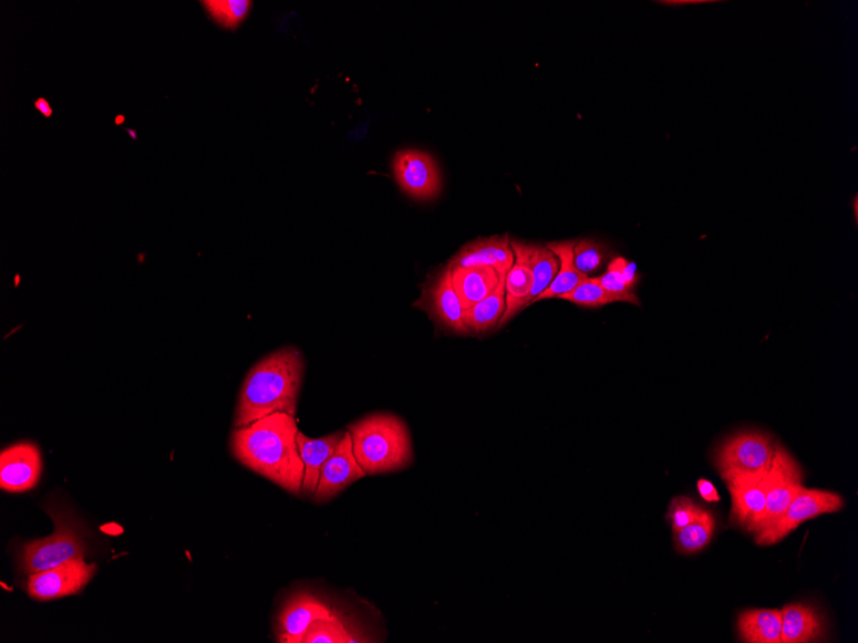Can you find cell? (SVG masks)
I'll return each mask as SVG.
<instances>
[{
    "instance_id": "obj_1",
    "label": "cell",
    "mask_w": 858,
    "mask_h": 643,
    "mask_svg": "<svg viewBox=\"0 0 858 643\" xmlns=\"http://www.w3.org/2000/svg\"><path fill=\"white\" fill-rule=\"evenodd\" d=\"M299 432L294 416L272 414L232 431L230 452L247 469L299 496L304 474L298 445Z\"/></svg>"
},
{
    "instance_id": "obj_2",
    "label": "cell",
    "mask_w": 858,
    "mask_h": 643,
    "mask_svg": "<svg viewBox=\"0 0 858 643\" xmlns=\"http://www.w3.org/2000/svg\"><path fill=\"white\" fill-rule=\"evenodd\" d=\"M303 375L304 359L293 345L262 357L245 377L232 427L242 428L277 413L296 416Z\"/></svg>"
},
{
    "instance_id": "obj_3",
    "label": "cell",
    "mask_w": 858,
    "mask_h": 643,
    "mask_svg": "<svg viewBox=\"0 0 858 643\" xmlns=\"http://www.w3.org/2000/svg\"><path fill=\"white\" fill-rule=\"evenodd\" d=\"M354 455L366 476L394 473L414 459L411 432L394 414L379 413L349 425Z\"/></svg>"
},
{
    "instance_id": "obj_4",
    "label": "cell",
    "mask_w": 858,
    "mask_h": 643,
    "mask_svg": "<svg viewBox=\"0 0 858 643\" xmlns=\"http://www.w3.org/2000/svg\"><path fill=\"white\" fill-rule=\"evenodd\" d=\"M54 522L50 537L23 543L20 549L22 573L34 574L59 567L69 560L85 559L87 543L83 528L71 510L62 505H46Z\"/></svg>"
},
{
    "instance_id": "obj_5",
    "label": "cell",
    "mask_w": 858,
    "mask_h": 643,
    "mask_svg": "<svg viewBox=\"0 0 858 643\" xmlns=\"http://www.w3.org/2000/svg\"><path fill=\"white\" fill-rule=\"evenodd\" d=\"M779 442L761 432H743L725 442L716 468L725 481L757 479L772 469Z\"/></svg>"
},
{
    "instance_id": "obj_6",
    "label": "cell",
    "mask_w": 858,
    "mask_h": 643,
    "mask_svg": "<svg viewBox=\"0 0 858 643\" xmlns=\"http://www.w3.org/2000/svg\"><path fill=\"white\" fill-rule=\"evenodd\" d=\"M413 307L426 312L441 332L469 335L465 310L453 284L451 263L428 278L422 287L421 299Z\"/></svg>"
},
{
    "instance_id": "obj_7",
    "label": "cell",
    "mask_w": 858,
    "mask_h": 643,
    "mask_svg": "<svg viewBox=\"0 0 858 643\" xmlns=\"http://www.w3.org/2000/svg\"><path fill=\"white\" fill-rule=\"evenodd\" d=\"M844 498L837 494L804 487L794 497L788 510L783 514V517L772 528L756 533V543L769 546L781 542L793 530H796L802 522L824 516V514L840 511L844 509Z\"/></svg>"
},
{
    "instance_id": "obj_8",
    "label": "cell",
    "mask_w": 858,
    "mask_h": 643,
    "mask_svg": "<svg viewBox=\"0 0 858 643\" xmlns=\"http://www.w3.org/2000/svg\"><path fill=\"white\" fill-rule=\"evenodd\" d=\"M804 473L793 456L782 445L777 447L772 469L768 471L766 509L757 532L772 528L804 488Z\"/></svg>"
},
{
    "instance_id": "obj_9",
    "label": "cell",
    "mask_w": 858,
    "mask_h": 643,
    "mask_svg": "<svg viewBox=\"0 0 858 643\" xmlns=\"http://www.w3.org/2000/svg\"><path fill=\"white\" fill-rule=\"evenodd\" d=\"M97 573V566L83 559L63 562L59 567L29 574L28 594L35 601H53L82 593Z\"/></svg>"
},
{
    "instance_id": "obj_10",
    "label": "cell",
    "mask_w": 858,
    "mask_h": 643,
    "mask_svg": "<svg viewBox=\"0 0 858 643\" xmlns=\"http://www.w3.org/2000/svg\"><path fill=\"white\" fill-rule=\"evenodd\" d=\"M342 613L318 593L294 592L285 602L278 616V640L285 643H302L310 626L322 619Z\"/></svg>"
},
{
    "instance_id": "obj_11",
    "label": "cell",
    "mask_w": 858,
    "mask_h": 643,
    "mask_svg": "<svg viewBox=\"0 0 858 643\" xmlns=\"http://www.w3.org/2000/svg\"><path fill=\"white\" fill-rule=\"evenodd\" d=\"M394 175L401 190L415 200L435 199L443 189V179L435 158L418 149L397 152Z\"/></svg>"
},
{
    "instance_id": "obj_12",
    "label": "cell",
    "mask_w": 858,
    "mask_h": 643,
    "mask_svg": "<svg viewBox=\"0 0 858 643\" xmlns=\"http://www.w3.org/2000/svg\"><path fill=\"white\" fill-rule=\"evenodd\" d=\"M42 471V453L31 442H20L0 454V488L4 492L23 494L34 489Z\"/></svg>"
},
{
    "instance_id": "obj_13",
    "label": "cell",
    "mask_w": 858,
    "mask_h": 643,
    "mask_svg": "<svg viewBox=\"0 0 858 643\" xmlns=\"http://www.w3.org/2000/svg\"><path fill=\"white\" fill-rule=\"evenodd\" d=\"M364 477L366 474L359 465L354 448H352L351 434L347 432L330 460L323 466L316 494L312 497L319 504L331 501L343 489Z\"/></svg>"
},
{
    "instance_id": "obj_14",
    "label": "cell",
    "mask_w": 858,
    "mask_h": 643,
    "mask_svg": "<svg viewBox=\"0 0 858 643\" xmlns=\"http://www.w3.org/2000/svg\"><path fill=\"white\" fill-rule=\"evenodd\" d=\"M516 256L510 246L508 235L495 236L490 238H479L475 242L465 245L459 252L453 257L448 263L452 267L473 268L488 267L493 268L500 280L507 279L508 272L515 265Z\"/></svg>"
},
{
    "instance_id": "obj_15",
    "label": "cell",
    "mask_w": 858,
    "mask_h": 643,
    "mask_svg": "<svg viewBox=\"0 0 858 643\" xmlns=\"http://www.w3.org/2000/svg\"><path fill=\"white\" fill-rule=\"evenodd\" d=\"M516 261L505 279V302L507 310L500 320L499 328L508 324L519 312L529 307L533 301L534 272L529 243L510 240Z\"/></svg>"
},
{
    "instance_id": "obj_16",
    "label": "cell",
    "mask_w": 858,
    "mask_h": 643,
    "mask_svg": "<svg viewBox=\"0 0 858 643\" xmlns=\"http://www.w3.org/2000/svg\"><path fill=\"white\" fill-rule=\"evenodd\" d=\"M726 485L733 497V522L756 533L766 509L768 473L762 478L730 480Z\"/></svg>"
},
{
    "instance_id": "obj_17",
    "label": "cell",
    "mask_w": 858,
    "mask_h": 643,
    "mask_svg": "<svg viewBox=\"0 0 858 643\" xmlns=\"http://www.w3.org/2000/svg\"><path fill=\"white\" fill-rule=\"evenodd\" d=\"M343 436V432H337L323 438L312 439L299 432L298 445L304 465L302 494L314 496L320 473H322L323 466L330 460L335 448L339 447Z\"/></svg>"
},
{
    "instance_id": "obj_18",
    "label": "cell",
    "mask_w": 858,
    "mask_h": 643,
    "mask_svg": "<svg viewBox=\"0 0 858 643\" xmlns=\"http://www.w3.org/2000/svg\"><path fill=\"white\" fill-rule=\"evenodd\" d=\"M825 639V621L816 609L790 604L782 609L781 643L820 642Z\"/></svg>"
},
{
    "instance_id": "obj_19",
    "label": "cell",
    "mask_w": 858,
    "mask_h": 643,
    "mask_svg": "<svg viewBox=\"0 0 858 643\" xmlns=\"http://www.w3.org/2000/svg\"><path fill=\"white\" fill-rule=\"evenodd\" d=\"M452 279L465 311L493 294L502 281L499 274L488 267H452Z\"/></svg>"
},
{
    "instance_id": "obj_20",
    "label": "cell",
    "mask_w": 858,
    "mask_h": 643,
    "mask_svg": "<svg viewBox=\"0 0 858 643\" xmlns=\"http://www.w3.org/2000/svg\"><path fill=\"white\" fill-rule=\"evenodd\" d=\"M577 240H564V242H552L545 245L550 251L555 252L560 261V268L555 280L551 284L545 289V291L537 295L536 299L529 303L540 302L542 300L559 299L560 295L572 292L575 288L579 287L582 281L589 277L585 276L579 269L576 268L573 259V248Z\"/></svg>"
},
{
    "instance_id": "obj_21",
    "label": "cell",
    "mask_w": 858,
    "mask_h": 643,
    "mask_svg": "<svg viewBox=\"0 0 858 643\" xmlns=\"http://www.w3.org/2000/svg\"><path fill=\"white\" fill-rule=\"evenodd\" d=\"M737 630L743 642L781 643L782 610H747L737 619Z\"/></svg>"
},
{
    "instance_id": "obj_22",
    "label": "cell",
    "mask_w": 858,
    "mask_h": 643,
    "mask_svg": "<svg viewBox=\"0 0 858 643\" xmlns=\"http://www.w3.org/2000/svg\"><path fill=\"white\" fill-rule=\"evenodd\" d=\"M505 310H507L505 280H502L493 294L465 311V326H467L469 335H485L494 332L495 329L499 328Z\"/></svg>"
},
{
    "instance_id": "obj_23",
    "label": "cell",
    "mask_w": 858,
    "mask_h": 643,
    "mask_svg": "<svg viewBox=\"0 0 858 643\" xmlns=\"http://www.w3.org/2000/svg\"><path fill=\"white\" fill-rule=\"evenodd\" d=\"M372 640L359 625L340 613L312 624L302 643H355Z\"/></svg>"
},
{
    "instance_id": "obj_24",
    "label": "cell",
    "mask_w": 858,
    "mask_h": 643,
    "mask_svg": "<svg viewBox=\"0 0 858 643\" xmlns=\"http://www.w3.org/2000/svg\"><path fill=\"white\" fill-rule=\"evenodd\" d=\"M639 279L637 265L623 259V257H614L608 263L606 274L598 278L600 286L606 291L620 297L623 302L637 304V307H640V300L635 293Z\"/></svg>"
},
{
    "instance_id": "obj_25",
    "label": "cell",
    "mask_w": 858,
    "mask_h": 643,
    "mask_svg": "<svg viewBox=\"0 0 858 643\" xmlns=\"http://www.w3.org/2000/svg\"><path fill=\"white\" fill-rule=\"evenodd\" d=\"M716 521L707 510L701 511L700 516L691 525L673 532V542L679 552L691 554L702 551L709 546L713 533H715Z\"/></svg>"
},
{
    "instance_id": "obj_26",
    "label": "cell",
    "mask_w": 858,
    "mask_h": 643,
    "mask_svg": "<svg viewBox=\"0 0 858 643\" xmlns=\"http://www.w3.org/2000/svg\"><path fill=\"white\" fill-rule=\"evenodd\" d=\"M210 19L223 29L236 30L251 11V0H205L200 2Z\"/></svg>"
},
{
    "instance_id": "obj_27",
    "label": "cell",
    "mask_w": 858,
    "mask_h": 643,
    "mask_svg": "<svg viewBox=\"0 0 858 643\" xmlns=\"http://www.w3.org/2000/svg\"><path fill=\"white\" fill-rule=\"evenodd\" d=\"M531 252L534 288L533 301L547 289L558 274L560 261L547 246L529 245ZM531 301V302H533ZM529 302V303H531Z\"/></svg>"
},
{
    "instance_id": "obj_28",
    "label": "cell",
    "mask_w": 858,
    "mask_h": 643,
    "mask_svg": "<svg viewBox=\"0 0 858 643\" xmlns=\"http://www.w3.org/2000/svg\"><path fill=\"white\" fill-rule=\"evenodd\" d=\"M559 300L571 302L580 308L599 309L607 304L623 302L620 297L613 295L600 286L598 278H588L575 288L572 292L560 295Z\"/></svg>"
},
{
    "instance_id": "obj_29",
    "label": "cell",
    "mask_w": 858,
    "mask_h": 643,
    "mask_svg": "<svg viewBox=\"0 0 858 643\" xmlns=\"http://www.w3.org/2000/svg\"><path fill=\"white\" fill-rule=\"evenodd\" d=\"M611 255V248L595 239H582L573 248L576 268L588 277L603 268Z\"/></svg>"
},
{
    "instance_id": "obj_30",
    "label": "cell",
    "mask_w": 858,
    "mask_h": 643,
    "mask_svg": "<svg viewBox=\"0 0 858 643\" xmlns=\"http://www.w3.org/2000/svg\"><path fill=\"white\" fill-rule=\"evenodd\" d=\"M702 509L685 496H679L673 498L669 506L668 520L671 522L673 532H678L681 528L691 525V522L700 516Z\"/></svg>"
},
{
    "instance_id": "obj_31",
    "label": "cell",
    "mask_w": 858,
    "mask_h": 643,
    "mask_svg": "<svg viewBox=\"0 0 858 643\" xmlns=\"http://www.w3.org/2000/svg\"><path fill=\"white\" fill-rule=\"evenodd\" d=\"M697 490H700L701 496L703 497V500L707 502H719L721 500V497L717 492V489L715 486L711 484L707 479H700L697 480Z\"/></svg>"
},
{
    "instance_id": "obj_32",
    "label": "cell",
    "mask_w": 858,
    "mask_h": 643,
    "mask_svg": "<svg viewBox=\"0 0 858 643\" xmlns=\"http://www.w3.org/2000/svg\"><path fill=\"white\" fill-rule=\"evenodd\" d=\"M34 107L39 114H42L45 118H51L53 116V108L51 107L50 102L43 98V96H39L34 102Z\"/></svg>"
},
{
    "instance_id": "obj_33",
    "label": "cell",
    "mask_w": 858,
    "mask_h": 643,
    "mask_svg": "<svg viewBox=\"0 0 858 643\" xmlns=\"http://www.w3.org/2000/svg\"><path fill=\"white\" fill-rule=\"evenodd\" d=\"M126 133H127V134H130V135L132 136V139H133V141H136V139H138V135H136V132H135V131H133V128H126Z\"/></svg>"
},
{
    "instance_id": "obj_34",
    "label": "cell",
    "mask_w": 858,
    "mask_h": 643,
    "mask_svg": "<svg viewBox=\"0 0 858 643\" xmlns=\"http://www.w3.org/2000/svg\"><path fill=\"white\" fill-rule=\"evenodd\" d=\"M124 123H125V116H117V117H116V120H115V124H116L117 126H118V125H122V124H124Z\"/></svg>"
}]
</instances>
